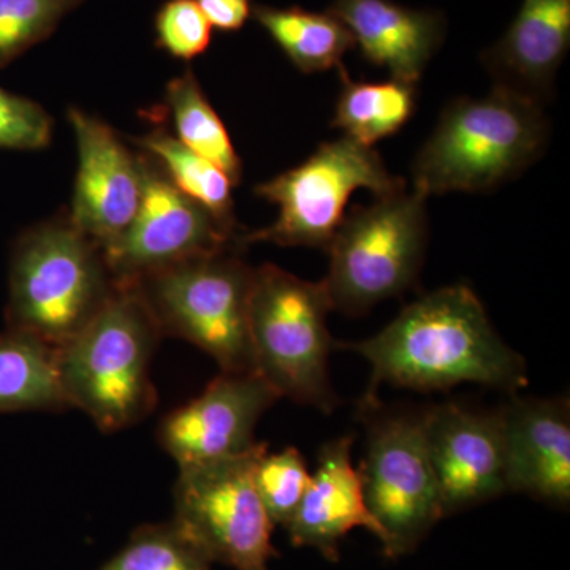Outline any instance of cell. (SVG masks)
I'll return each mask as SVG.
<instances>
[{
    "instance_id": "2e32d148",
    "label": "cell",
    "mask_w": 570,
    "mask_h": 570,
    "mask_svg": "<svg viewBox=\"0 0 570 570\" xmlns=\"http://www.w3.org/2000/svg\"><path fill=\"white\" fill-rule=\"evenodd\" d=\"M354 438L344 436L321 449L317 468L295 515L288 521L292 546L316 549L336 561L341 540L365 528L382 542V531L367 509L362 478L352 463Z\"/></svg>"
},
{
    "instance_id": "6da1fadb",
    "label": "cell",
    "mask_w": 570,
    "mask_h": 570,
    "mask_svg": "<svg viewBox=\"0 0 570 570\" xmlns=\"http://www.w3.org/2000/svg\"><path fill=\"white\" fill-rule=\"evenodd\" d=\"M336 347L373 367L360 404L377 401L382 384L419 392L479 384L508 393L530 384L523 356L499 337L479 296L463 284L422 296L376 336Z\"/></svg>"
},
{
    "instance_id": "cb8c5ba5",
    "label": "cell",
    "mask_w": 570,
    "mask_h": 570,
    "mask_svg": "<svg viewBox=\"0 0 570 570\" xmlns=\"http://www.w3.org/2000/svg\"><path fill=\"white\" fill-rule=\"evenodd\" d=\"M99 570H212V562L170 521L138 528Z\"/></svg>"
},
{
    "instance_id": "4316f807",
    "label": "cell",
    "mask_w": 570,
    "mask_h": 570,
    "mask_svg": "<svg viewBox=\"0 0 570 570\" xmlns=\"http://www.w3.org/2000/svg\"><path fill=\"white\" fill-rule=\"evenodd\" d=\"M156 45L181 61H194L212 47L213 28L195 0H165L154 18Z\"/></svg>"
},
{
    "instance_id": "9a60e30c",
    "label": "cell",
    "mask_w": 570,
    "mask_h": 570,
    "mask_svg": "<svg viewBox=\"0 0 570 570\" xmlns=\"http://www.w3.org/2000/svg\"><path fill=\"white\" fill-rule=\"evenodd\" d=\"M510 493L568 508L570 501L569 401L513 396L499 409Z\"/></svg>"
},
{
    "instance_id": "8fae6325",
    "label": "cell",
    "mask_w": 570,
    "mask_h": 570,
    "mask_svg": "<svg viewBox=\"0 0 570 570\" xmlns=\"http://www.w3.org/2000/svg\"><path fill=\"white\" fill-rule=\"evenodd\" d=\"M142 195L126 234L102 250L115 283H132L157 269L238 249L242 232L228 230L204 206L195 204L168 181L159 167L141 154Z\"/></svg>"
},
{
    "instance_id": "7402d4cb",
    "label": "cell",
    "mask_w": 570,
    "mask_h": 570,
    "mask_svg": "<svg viewBox=\"0 0 570 570\" xmlns=\"http://www.w3.org/2000/svg\"><path fill=\"white\" fill-rule=\"evenodd\" d=\"M135 142L179 193L204 206L228 230L239 232L232 194L235 184L217 165L190 151L163 127H156L151 132L135 138Z\"/></svg>"
},
{
    "instance_id": "603a6c76",
    "label": "cell",
    "mask_w": 570,
    "mask_h": 570,
    "mask_svg": "<svg viewBox=\"0 0 570 570\" xmlns=\"http://www.w3.org/2000/svg\"><path fill=\"white\" fill-rule=\"evenodd\" d=\"M165 105L174 122L176 140L217 165L238 186L243 179L242 157L193 70L168 82Z\"/></svg>"
},
{
    "instance_id": "484cf974",
    "label": "cell",
    "mask_w": 570,
    "mask_h": 570,
    "mask_svg": "<svg viewBox=\"0 0 570 570\" xmlns=\"http://www.w3.org/2000/svg\"><path fill=\"white\" fill-rule=\"evenodd\" d=\"M311 482L302 453L294 448L264 452L254 466V483L275 527H287Z\"/></svg>"
},
{
    "instance_id": "ba28073f",
    "label": "cell",
    "mask_w": 570,
    "mask_h": 570,
    "mask_svg": "<svg viewBox=\"0 0 570 570\" xmlns=\"http://www.w3.org/2000/svg\"><path fill=\"white\" fill-rule=\"evenodd\" d=\"M360 189L385 197L406 189V181L390 174L370 146L348 137L322 142L305 163L255 187V194L275 204L279 214L268 227L242 232L239 245L246 249L255 243H273L326 250L346 217L352 194Z\"/></svg>"
},
{
    "instance_id": "4fadbf2b",
    "label": "cell",
    "mask_w": 570,
    "mask_h": 570,
    "mask_svg": "<svg viewBox=\"0 0 570 570\" xmlns=\"http://www.w3.org/2000/svg\"><path fill=\"white\" fill-rule=\"evenodd\" d=\"M279 397L261 374L223 373L165 415L157 441L179 468L243 455L257 445L255 426Z\"/></svg>"
},
{
    "instance_id": "d6986e66",
    "label": "cell",
    "mask_w": 570,
    "mask_h": 570,
    "mask_svg": "<svg viewBox=\"0 0 570 570\" xmlns=\"http://www.w3.org/2000/svg\"><path fill=\"white\" fill-rule=\"evenodd\" d=\"M253 17L288 61L306 75L343 67L344 56L355 48L346 24L330 10L255 6Z\"/></svg>"
},
{
    "instance_id": "3957f363",
    "label": "cell",
    "mask_w": 570,
    "mask_h": 570,
    "mask_svg": "<svg viewBox=\"0 0 570 570\" xmlns=\"http://www.w3.org/2000/svg\"><path fill=\"white\" fill-rule=\"evenodd\" d=\"M163 337L135 285L116 283L102 311L58 348L67 406L80 409L104 433L148 417L157 404L151 362Z\"/></svg>"
},
{
    "instance_id": "277c9868",
    "label": "cell",
    "mask_w": 570,
    "mask_h": 570,
    "mask_svg": "<svg viewBox=\"0 0 570 570\" xmlns=\"http://www.w3.org/2000/svg\"><path fill=\"white\" fill-rule=\"evenodd\" d=\"M115 288L102 249L69 219L36 225L11 250L7 326L62 347L102 311Z\"/></svg>"
},
{
    "instance_id": "83f0119b",
    "label": "cell",
    "mask_w": 570,
    "mask_h": 570,
    "mask_svg": "<svg viewBox=\"0 0 570 570\" xmlns=\"http://www.w3.org/2000/svg\"><path fill=\"white\" fill-rule=\"evenodd\" d=\"M52 138V119L41 105L0 86V149L40 151Z\"/></svg>"
},
{
    "instance_id": "ac0fdd59",
    "label": "cell",
    "mask_w": 570,
    "mask_h": 570,
    "mask_svg": "<svg viewBox=\"0 0 570 570\" xmlns=\"http://www.w3.org/2000/svg\"><path fill=\"white\" fill-rule=\"evenodd\" d=\"M569 47L570 0H523L508 32L483 55V61L499 85L540 100Z\"/></svg>"
},
{
    "instance_id": "f1b7e54d",
    "label": "cell",
    "mask_w": 570,
    "mask_h": 570,
    "mask_svg": "<svg viewBox=\"0 0 570 570\" xmlns=\"http://www.w3.org/2000/svg\"><path fill=\"white\" fill-rule=\"evenodd\" d=\"M204 11L213 29L220 32H238L253 17L250 0H195Z\"/></svg>"
},
{
    "instance_id": "7c38bea8",
    "label": "cell",
    "mask_w": 570,
    "mask_h": 570,
    "mask_svg": "<svg viewBox=\"0 0 570 570\" xmlns=\"http://www.w3.org/2000/svg\"><path fill=\"white\" fill-rule=\"evenodd\" d=\"M77 140L78 170L69 223L107 249L134 223L142 195L141 154H134L111 126L81 108L70 107Z\"/></svg>"
},
{
    "instance_id": "8992f818",
    "label": "cell",
    "mask_w": 570,
    "mask_h": 570,
    "mask_svg": "<svg viewBox=\"0 0 570 570\" xmlns=\"http://www.w3.org/2000/svg\"><path fill=\"white\" fill-rule=\"evenodd\" d=\"M254 268L242 250L190 258L132 281L163 336L213 356L223 373L255 371L249 333Z\"/></svg>"
},
{
    "instance_id": "e0dca14e",
    "label": "cell",
    "mask_w": 570,
    "mask_h": 570,
    "mask_svg": "<svg viewBox=\"0 0 570 570\" xmlns=\"http://www.w3.org/2000/svg\"><path fill=\"white\" fill-rule=\"evenodd\" d=\"M330 11L346 24L367 62L414 85L445 37L439 11L409 9L392 0H335Z\"/></svg>"
},
{
    "instance_id": "9c48e42d",
    "label": "cell",
    "mask_w": 570,
    "mask_h": 570,
    "mask_svg": "<svg viewBox=\"0 0 570 570\" xmlns=\"http://www.w3.org/2000/svg\"><path fill=\"white\" fill-rule=\"evenodd\" d=\"M366 455L360 466L367 509L382 531L389 558L417 549L442 515L425 434V412H384L377 401L360 404Z\"/></svg>"
},
{
    "instance_id": "52a82bcc",
    "label": "cell",
    "mask_w": 570,
    "mask_h": 570,
    "mask_svg": "<svg viewBox=\"0 0 570 570\" xmlns=\"http://www.w3.org/2000/svg\"><path fill=\"white\" fill-rule=\"evenodd\" d=\"M428 238L426 197L417 190L355 206L326 253L324 281L333 311L362 314L407 292L419 279Z\"/></svg>"
},
{
    "instance_id": "d4e9b609",
    "label": "cell",
    "mask_w": 570,
    "mask_h": 570,
    "mask_svg": "<svg viewBox=\"0 0 570 570\" xmlns=\"http://www.w3.org/2000/svg\"><path fill=\"white\" fill-rule=\"evenodd\" d=\"M85 0H0V69L50 37Z\"/></svg>"
},
{
    "instance_id": "30bf717a",
    "label": "cell",
    "mask_w": 570,
    "mask_h": 570,
    "mask_svg": "<svg viewBox=\"0 0 570 570\" xmlns=\"http://www.w3.org/2000/svg\"><path fill=\"white\" fill-rule=\"evenodd\" d=\"M266 444L232 459L179 468L174 524L209 562L236 570H268L275 524L254 483Z\"/></svg>"
},
{
    "instance_id": "44dd1931",
    "label": "cell",
    "mask_w": 570,
    "mask_h": 570,
    "mask_svg": "<svg viewBox=\"0 0 570 570\" xmlns=\"http://www.w3.org/2000/svg\"><path fill=\"white\" fill-rule=\"evenodd\" d=\"M340 97L336 100L332 126L343 130L344 137L373 148L376 142L392 137L414 116L417 89L414 82L354 81L341 67Z\"/></svg>"
},
{
    "instance_id": "7a4b0ae2",
    "label": "cell",
    "mask_w": 570,
    "mask_h": 570,
    "mask_svg": "<svg viewBox=\"0 0 570 570\" xmlns=\"http://www.w3.org/2000/svg\"><path fill=\"white\" fill-rule=\"evenodd\" d=\"M549 124L530 94L498 85L483 99L453 100L414 165V189L430 197L483 193L527 170L546 148Z\"/></svg>"
},
{
    "instance_id": "5b68a950",
    "label": "cell",
    "mask_w": 570,
    "mask_h": 570,
    "mask_svg": "<svg viewBox=\"0 0 570 570\" xmlns=\"http://www.w3.org/2000/svg\"><path fill=\"white\" fill-rule=\"evenodd\" d=\"M332 311L324 281L311 283L273 264L254 268L249 333L255 371L281 397L325 414L340 403L328 374L335 348L326 325Z\"/></svg>"
},
{
    "instance_id": "ffe728a7",
    "label": "cell",
    "mask_w": 570,
    "mask_h": 570,
    "mask_svg": "<svg viewBox=\"0 0 570 570\" xmlns=\"http://www.w3.org/2000/svg\"><path fill=\"white\" fill-rule=\"evenodd\" d=\"M67 407L58 348L18 330L0 333V412Z\"/></svg>"
},
{
    "instance_id": "5bb4252c",
    "label": "cell",
    "mask_w": 570,
    "mask_h": 570,
    "mask_svg": "<svg viewBox=\"0 0 570 570\" xmlns=\"http://www.w3.org/2000/svg\"><path fill=\"white\" fill-rule=\"evenodd\" d=\"M425 434L442 515L509 493L501 414L456 403L425 411Z\"/></svg>"
}]
</instances>
